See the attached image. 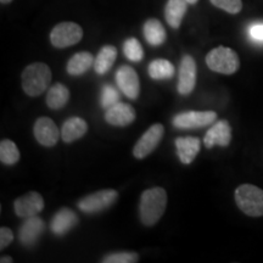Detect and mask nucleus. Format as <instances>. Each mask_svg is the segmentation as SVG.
I'll return each instance as SVG.
<instances>
[{
	"mask_svg": "<svg viewBox=\"0 0 263 263\" xmlns=\"http://www.w3.org/2000/svg\"><path fill=\"white\" fill-rule=\"evenodd\" d=\"M14 241V233L8 227L0 228V249H5Z\"/></svg>",
	"mask_w": 263,
	"mask_h": 263,
	"instance_id": "c756f323",
	"label": "nucleus"
},
{
	"mask_svg": "<svg viewBox=\"0 0 263 263\" xmlns=\"http://www.w3.org/2000/svg\"><path fill=\"white\" fill-rule=\"evenodd\" d=\"M206 65L217 73L234 74L240 67V59L233 49L217 47L206 55Z\"/></svg>",
	"mask_w": 263,
	"mask_h": 263,
	"instance_id": "20e7f679",
	"label": "nucleus"
},
{
	"mask_svg": "<svg viewBox=\"0 0 263 263\" xmlns=\"http://www.w3.org/2000/svg\"><path fill=\"white\" fill-rule=\"evenodd\" d=\"M186 3H188V4H190V5H194V4H196L197 2H199V0H185Z\"/></svg>",
	"mask_w": 263,
	"mask_h": 263,
	"instance_id": "473e14b6",
	"label": "nucleus"
},
{
	"mask_svg": "<svg viewBox=\"0 0 263 263\" xmlns=\"http://www.w3.org/2000/svg\"><path fill=\"white\" fill-rule=\"evenodd\" d=\"M83 38V29L76 22H61L52 28L50 42L55 48L64 49L77 44Z\"/></svg>",
	"mask_w": 263,
	"mask_h": 263,
	"instance_id": "423d86ee",
	"label": "nucleus"
},
{
	"mask_svg": "<svg viewBox=\"0 0 263 263\" xmlns=\"http://www.w3.org/2000/svg\"><path fill=\"white\" fill-rule=\"evenodd\" d=\"M139 261V255L136 252H114L101 259L103 263H136Z\"/></svg>",
	"mask_w": 263,
	"mask_h": 263,
	"instance_id": "bb28decb",
	"label": "nucleus"
},
{
	"mask_svg": "<svg viewBox=\"0 0 263 263\" xmlns=\"http://www.w3.org/2000/svg\"><path fill=\"white\" fill-rule=\"evenodd\" d=\"M93 55L88 51H81L74 54L66 66V71L71 76H82L88 70H90L91 66H94Z\"/></svg>",
	"mask_w": 263,
	"mask_h": 263,
	"instance_id": "aec40b11",
	"label": "nucleus"
},
{
	"mask_svg": "<svg viewBox=\"0 0 263 263\" xmlns=\"http://www.w3.org/2000/svg\"><path fill=\"white\" fill-rule=\"evenodd\" d=\"M196 85V62L190 55H184L179 66L178 93L189 95Z\"/></svg>",
	"mask_w": 263,
	"mask_h": 263,
	"instance_id": "f8f14e48",
	"label": "nucleus"
},
{
	"mask_svg": "<svg viewBox=\"0 0 263 263\" xmlns=\"http://www.w3.org/2000/svg\"><path fill=\"white\" fill-rule=\"evenodd\" d=\"M12 0H0V3H2V4H9V3H11Z\"/></svg>",
	"mask_w": 263,
	"mask_h": 263,
	"instance_id": "72a5a7b5",
	"label": "nucleus"
},
{
	"mask_svg": "<svg viewBox=\"0 0 263 263\" xmlns=\"http://www.w3.org/2000/svg\"><path fill=\"white\" fill-rule=\"evenodd\" d=\"M143 32L146 42L150 45H154V47H159V45L163 44L167 38L166 29H164L162 24L157 18L147 20L145 24H144Z\"/></svg>",
	"mask_w": 263,
	"mask_h": 263,
	"instance_id": "412c9836",
	"label": "nucleus"
},
{
	"mask_svg": "<svg viewBox=\"0 0 263 263\" xmlns=\"http://www.w3.org/2000/svg\"><path fill=\"white\" fill-rule=\"evenodd\" d=\"M176 149L180 162L190 164L199 155L201 141L196 137H179L176 139Z\"/></svg>",
	"mask_w": 263,
	"mask_h": 263,
	"instance_id": "f3484780",
	"label": "nucleus"
},
{
	"mask_svg": "<svg viewBox=\"0 0 263 263\" xmlns=\"http://www.w3.org/2000/svg\"><path fill=\"white\" fill-rule=\"evenodd\" d=\"M149 76L155 81L170 80L174 76V66L168 60L157 59L150 62Z\"/></svg>",
	"mask_w": 263,
	"mask_h": 263,
	"instance_id": "b1692460",
	"label": "nucleus"
},
{
	"mask_svg": "<svg viewBox=\"0 0 263 263\" xmlns=\"http://www.w3.org/2000/svg\"><path fill=\"white\" fill-rule=\"evenodd\" d=\"M70 100V90L62 83L51 85L47 94V105L51 110H60Z\"/></svg>",
	"mask_w": 263,
	"mask_h": 263,
	"instance_id": "5701e85b",
	"label": "nucleus"
},
{
	"mask_svg": "<svg viewBox=\"0 0 263 263\" xmlns=\"http://www.w3.org/2000/svg\"><path fill=\"white\" fill-rule=\"evenodd\" d=\"M78 222H80V218H78L77 213L65 207V209L59 210L52 217L50 229L57 236H64L68 232H71L78 224Z\"/></svg>",
	"mask_w": 263,
	"mask_h": 263,
	"instance_id": "dca6fc26",
	"label": "nucleus"
},
{
	"mask_svg": "<svg viewBox=\"0 0 263 263\" xmlns=\"http://www.w3.org/2000/svg\"><path fill=\"white\" fill-rule=\"evenodd\" d=\"M134 120H136V110L133 106L124 103H117L107 108L105 112V121L111 126L126 127Z\"/></svg>",
	"mask_w": 263,
	"mask_h": 263,
	"instance_id": "2eb2a0df",
	"label": "nucleus"
},
{
	"mask_svg": "<svg viewBox=\"0 0 263 263\" xmlns=\"http://www.w3.org/2000/svg\"><path fill=\"white\" fill-rule=\"evenodd\" d=\"M167 193L161 186L146 189L141 194L139 203L140 221L144 226H155L166 211Z\"/></svg>",
	"mask_w": 263,
	"mask_h": 263,
	"instance_id": "f257e3e1",
	"label": "nucleus"
},
{
	"mask_svg": "<svg viewBox=\"0 0 263 263\" xmlns=\"http://www.w3.org/2000/svg\"><path fill=\"white\" fill-rule=\"evenodd\" d=\"M33 133L38 143L47 147L57 145L61 137V132L49 117H39L33 127Z\"/></svg>",
	"mask_w": 263,
	"mask_h": 263,
	"instance_id": "9d476101",
	"label": "nucleus"
},
{
	"mask_svg": "<svg viewBox=\"0 0 263 263\" xmlns=\"http://www.w3.org/2000/svg\"><path fill=\"white\" fill-rule=\"evenodd\" d=\"M45 224L42 218L37 216L26 218L18 230L20 242L26 248H32L33 245L37 244V241L44 233Z\"/></svg>",
	"mask_w": 263,
	"mask_h": 263,
	"instance_id": "4468645a",
	"label": "nucleus"
},
{
	"mask_svg": "<svg viewBox=\"0 0 263 263\" xmlns=\"http://www.w3.org/2000/svg\"><path fill=\"white\" fill-rule=\"evenodd\" d=\"M88 132V124L81 117H70L65 121L61 128V138L65 143H73L81 139Z\"/></svg>",
	"mask_w": 263,
	"mask_h": 263,
	"instance_id": "a211bd4d",
	"label": "nucleus"
},
{
	"mask_svg": "<svg viewBox=\"0 0 263 263\" xmlns=\"http://www.w3.org/2000/svg\"><path fill=\"white\" fill-rule=\"evenodd\" d=\"M0 161L2 163L12 166L20 161V151L18 147L14 141L4 139L0 143Z\"/></svg>",
	"mask_w": 263,
	"mask_h": 263,
	"instance_id": "393cba45",
	"label": "nucleus"
},
{
	"mask_svg": "<svg viewBox=\"0 0 263 263\" xmlns=\"http://www.w3.org/2000/svg\"><path fill=\"white\" fill-rule=\"evenodd\" d=\"M232 141V127L228 121H217L211 126L203 137V144L207 149H212L215 145L228 146Z\"/></svg>",
	"mask_w": 263,
	"mask_h": 263,
	"instance_id": "ddd939ff",
	"label": "nucleus"
},
{
	"mask_svg": "<svg viewBox=\"0 0 263 263\" xmlns=\"http://www.w3.org/2000/svg\"><path fill=\"white\" fill-rule=\"evenodd\" d=\"M212 5L216 8L224 10L226 12L232 15H236L241 11L242 2L241 0H210Z\"/></svg>",
	"mask_w": 263,
	"mask_h": 263,
	"instance_id": "c85d7f7f",
	"label": "nucleus"
},
{
	"mask_svg": "<svg viewBox=\"0 0 263 263\" xmlns=\"http://www.w3.org/2000/svg\"><path fill=\"white\" fill-rule=\"evenodd\" d=\"M116 83L127 98L136 100L140 93V82L137 71L130 66H121L116 72Z\"/></svg>",
	"mask_w": 263,
	"mask_h": 263,
	"instance_id": "9b49d317",
	"label": "nucleus"
},
{
	"mask_svg": "<svg viewBox=\"0 0 263 263\" xmlns=\"http://www.w3.org/2000/svg\"><path fill=\"white\" fill-rule=\"evenodd\" d=\"M124 57L133 62H140L144 59V50L137 38H128L123 43Z\"/></svg>",
	"mask_w": 263,
	"mask_h": 263,
	"instance_id": "a878e982",
	"label": "nucleus"
},
{
	"mask_svg": "<svg viewBox=\"0 0 263 263\" xmlns=\"http://www.w3.org/2000/svg\"><path fill=\"white\" fill-rule=\"evenodd\" d=\"M22 89L28 97H39L47 90L51 82V70L47 64L34 62L22 72Z\"/></svg>",
	"mask_w": 263,
	"mask_h": 263,
	"instance_id": "f03ea898",
	"label": "nucleus"
},
{
	"mask_svg": "<svg viewBox=\"0 0 263 263\" xmlns=\"http://www.w3.org/2000/svg\"><path fill=\"white\" fill-rule=\"evenodd\" d=\"M101 107H104L105 110L110 108L114 105L120 103V94L117 93V90L115 89L112 85H104L103 90H101Z\"/></svg>",
	"mask_w": 263,
	"mask_h": 263,
	"instance_id": "cd10ccee",
	"label": "nucleus"
},
{
	"mask_svg": "<svg viewBox=\"0 0 263 263\" xmlns=\"http://www.w3.org/2000/svg\"><path fill=\"white\" fill-rule=\"evenodd\" d=\"M118 200V193L114 189L98 190L90 195L84 196L78 201L77 206L84 213H99L110 209Z\"/></svg>",
	"mask_w": 263,
	"mask_h": 263,
	"instance_id": "39448f33",
	"label": "nucleus"
},
{
	"mask_svg": "<svg viewBox=\"0 0 263 263\" xmlns=\"http://www.w3.org/2000/svg\"><path fill=\"white\" fill-rule=\"evenodd\" d=\"M164 133V127L161 123L153 124L133 147V155L136 159H145L159 146Z\"/></svg>",
	"mask_w": 263,
	"mask_h": 263,
	"instance_id": "6e6552de",
	"label": "nucleus"
},
{
	"mask_svg": "<svg viewBox=\"0 0 263 263\" xmlns=\"http://www.w3.org/2000/svg\"><path fill=\"white\" fill-rule=\"evenodd\" d=\"M0 262H2V263H12V262H14V259L10 257V256H3L2 259H0Z\"/></svg>",
	"mask_w": 263,
	"mask_h": 263,
	"instance_id": "2f4dec72",
	"label": "nucleus"
},
{
	"mask_svg": "<svg viewBox=\"0 0 263 263\" xmlns=\"http://www.w3.org/2000/svg\"><path fill=\"white\" fill-rule=\"evenodd\" d=\"M250 35L255 41L263 42V25H254L250 28Z\"/></svg>",
	"mask_w": 263,
	"mask_h": 263,
	"instance_id": "7c9ffc66",
	"label": "nucleus"
},
{
	"mask_svg": "<svg viewBox=\"0 0 263 263\" xmlns=\"http://www.w3.org/2000/svg\"><path fill=\"white\" fill-rule=\"evenodd\" d=\"M117 58V49L114 45H105L100 49L94 60V71L98 74H105L111 70Z\"/></svg>",
	"mask_w": 263,
	"mask_h": 263,
	"instance_id": "4be33fe9",
	"label": "nucleus"
},
{
	"mask_svg": "<svg viewBox=\"0 0 263 263\" xmlns=\"http://www.w3.org/2000/svg\"><path fill=\"white\" fill-rule=\"evenodd\" d=\"M186 10H188V3L185 0H168L164 8V17L167 24L174 29L179 28Z\"/></svg>",
	"mask_w": 263,
	"mask_h": 263,
	"instance_id": "6ab92c4d",
	"label": "nucleus"
},
{
	"mask_svg": "<svg viewBox=\"0 0 263 263\" xmlns=\"http://www.w3.org/2000/svg\"><path fill=\"white\" fill-rule=\"evenodd\" d=\"M217 121L215 111H185L173 117V126L178 129H197Z\"/></svg>",
	"mask_w": 263,
	"mask_h": 263,
	"instance_id": "0eeeda50",
	"label": "nucleus"
},
{
	"mask_svg": "<svg viewBox=\"0 0 263 263\" xmlns=\"http://www.w3.org/2000/svg\"><path fill=\"white\" fill-rule=\"evenodd\" d=\"M235 202L250 217L263 216V190L252 184H241L235 190Z\"/></svg>",
	"mask_w": 263,
	"mask_h": 263,
	"instance_id": "7ed1b4c3",
	"label": "nucleus"
},
{
	"mask_svg": "<svg viewBox=\"0 0 263 263\" xmlns=\"http://www.w3.org/2000/svg\"><path fill=\"white\" fill-rule=\"evenodd\" d=\"M45 202L41 194L37 192H29L25 195L17 197L14 202V210L16 216L20 218H29L37 216L44 210Z\"/></svg>",
	"mask_w": 263,
	"mask_h": 263,
	"instance_id": "1a4fd4ad",
	"label": "nucleus"
}]
</instances>
